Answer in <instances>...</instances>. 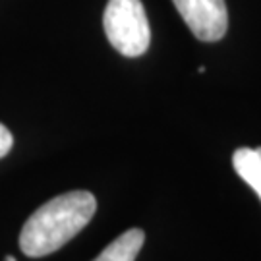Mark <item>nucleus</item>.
<instances>
[{"mask_svg":"<svg viewBox=\"0 0 261 261\" xmlns=\"http://www.w3.org/2000/svg\"><path fill=\"white\" fill-rule=\"evenodd\" d=\"M97 211L91 192L75 190L53 197L29 217L19 232V250L28 257H45L80 234Z\"/></svg>","mask_w":261,"mask_h":261,"instance_id":"1","label":"nucleus"},{"mask_svg":"<svg viewBox=\"0 0 261 261\" xmlns=\"http://www.w3.org/2000/svg\"><path fill=\"white\" fill-rule=\"evenodd\" d=\"M103 28L109 43L122 56L136 58L149 48V19L141 0H109Z\"/></svg>","mask_w":261,"mask_h":261,"instance_id":"2","label":"nucleus"},{"mask_svg":"<svg viewBox=\"0 0 261 261\" xmlns=\"http://www.w3.org/2000/svg\"><path fill=\"white\" fill-rule=\"evenodd\" d=\"M178 14L199 41L213 43L224 37L228 12L224 0H172Z\"/></svg>","mask_w":261,"mask_h":261,"instance_id":"3","label":"nucleus"},{"mask_svg":"<svg viewBox=\"0 0 261 261\" xmlns=\"http://www.w3.org/2000/svg\"><path fill=\"white\" fill-rule=\"evenodd\" d=\"M145 242V234L141 228H130L112 240L93 261H136L141 246Z\"/></svg>","mask_w":261,"mask_h":261,"instance_id":"4","label":"nucleus"},{"mask_svg":"<svg viewBox=\"0 0 261 261\" xmlns=\"http://www.w3.org/2000/svg\"><path fill=\"white\" fill-rule=\"evenodd\" d=\"M234 170L261 199V147H240L232 155Z\"/></svg>","mask_w":261,"mask_h":261,"instance_id":"5","label":"nucleus"},{"mask_svg":"<svg viewBox=\"0 0 261 261\" xmlns=\"http://www.w3.org/2000/svg\"><path fill=\"white\" fill-rule=\"evenodd\" d=\"M12 147H14V136L4 124H0V159L6 157Z\"/></svg>","mask_w":261,"mask_h":261,"instance_id":"6","label":"nucleus"},{"mask_svg":"<svg viewBox=\"0 0 261 261\" xmlns=\"http://www.w3.org/2000/svg\"><path fill=\"white\" fill-rule=\"evenodd\" d=\"M4 261H16V259H14L12 255H6V257H4Z\"/></svg>","mask_w":261,"mask_h":261,"instance_id":"7","label":"nucleus"}]
</instances>
